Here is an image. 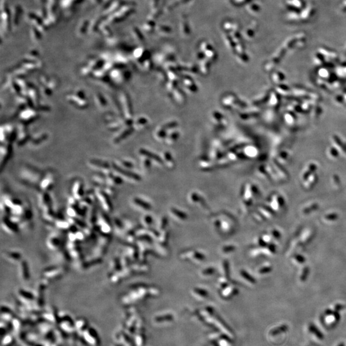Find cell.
Wrapping results in <instances>:
<instances>
[{
    "instance_id": "cell-2",
    "label": "cell",
    "mask_w": 346,
    "mask_h": 346,
    "mask_svg": "<svg viewBox=\"0 0 346 346\" xmlns=\"http://www.w3.org/2000/svg\"><path fill=\"white\" fill-rule=\"evenodd\" d=\"M96 195L97 198L99 199V203L102 206L104 211H107L108 213L112 212L113 206L111 201L110 200L108 194L106 193L105 191L98 190L96 192Z\"/></svg>"
},
{
    "instance_id": "cell-5",
    "label": "cell",
    "mask_w": 346,
    "mask_h": 346,
    "mask_svg": "<svg viewBox=\"0 0 346 346\" xmlns=\"http://www.w3.org/2000/svg\"><path fill=\"white\" fill-rule=\"evenodd\" d=\"M62 272H63V271H62V268H59L57 267H50L45 269V271L43 272V275H44V276H46L45 278L46 279L51 278V279L56 280L58 278H60L62 276Z\"/></svg>"
},
{
    "instance_id": "cell-6",
    "label": "cell",
    "mask_w": 346,
    "mask_h": 346,
    "mask_svg": "<svg viewBox=\"0 0 346 346\" xmlns=\"http://www.w3.org/2000/svg\"><path fill=\"white\" fill-rule=\"evenodd\" d=\"M55 185V178L53 174H48L42 179L41 183V188L42 190L47 191L51 190Z\"/></svg>"
},
{
    "instance_id": "cell-10",
    "label": "cell",
    "mask_w": 346,
    "mask_h": 346,
    "mask_svg": "<svg viewBox=\"0 0 346 346\" xmlns=\"http://www.w3.org/2000/svg\"><path fill=\"white\" fill-rule=\"evenodd\" d=\"M133 203L135 205H136L137 206H140V207L144 209H149L150 208V205H148L146 202L142 201V199L139 198H135L133 199Z\"/></svg>"
},
{
    "instance_id": "cell-7",
    "label": "cell",
    "mask_w": 346,
    "mask_h": 346,
    "mask_svg": "<svg viewBox=\"0 0 346 346\" xmlns=\"http://www.w3.org/2000/svg\"><path fill=\"white\" fill-rule=\"evenodd\" d=\"M73 198L77 200L80 201L83 198V184L80 181H77L74 184L73 190H72Z\"/></svg>"
},
{
    "instance_id": "cell-1",
    "label": "cell",
    "mask_w": 346,
    "mask_h": 346,
    "mask_svg": "<svg viewBox=\"0 0 346 346\" xmlns=\"http://www.w3.org/2000/svg\"><path fill=\"white\" fill-rule=\"evenodd\" d=\"M96 224H97L99 232L102 233L103 236L108 237L111 234L112 231V228L111 226L112 224L108 218L106 217L105 215L101 213L98 215Z\"/></svg>"
},
{
    "instance_id": "cell-8",
    "label": "cell",
    "mask_w": 346,
    "mask_h": 346,
    "mask_svg": "<svg viewBox=\"0 0 346 346\" xmlns=\"http://www.w3.org/2000/svg\"><path fill=\"white\" fill-rule=\"evenodd\" d=\"M4 256L11 262H17L21 261L22 254L20 251L16 250H10L5 252Z\"/></svg>"
},
{
    "instance_id": "cell-9",
    "label": "cell",
    "mask_w": 346,
    "mask_h": 346,
    "mask_svg": "<svg viewBox=\"0 0 346 346\" xmlns=\"http://www.w3.org/2000/svg\"><path fill=\"white\" fill-rule=\"evenodd\" d=\"M19 274L23 281H28L30 279V272L28 263L25 260H21L19 264Z\"/></svg>"
},
{
    "instance_id": "cell-3",
    "label": "cell",
    "mask_w": 346,
    "mask_h": 346,
    "mask_svg": "<svg viewBox=\"0 0 346 346\" xmlns=\"http://www.w3.org/2000/svg\"><path fill=\"white\" fill-rule=\"evenodd\" d=\"M2 227L10 234H16L19 231L17 223L6 216L2 219Z\"/></svg>"
},
{
    "instance_id": "cell-4",
    "label": "cell",
    "mask_w": 346,
    "mask_h": 346,
    "mask_svg": "<svg viewBox=\"0 0 346 346\" xmlns=\"http://www.w3.org/2000/svg\"><path fill=\"white\" fill-rule=\"evenodd\" d=\"M62 244V237L59 234H51L47 240V245L52 250H56Z\"/></svg>"
}]
</instances>
